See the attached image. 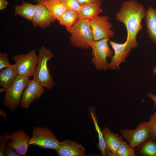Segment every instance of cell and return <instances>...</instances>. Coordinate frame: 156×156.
<instances>
[{"instance_id": "19", "label": "cell", "mask_w": 156, "mask_h": 156, "mask_svg": "<svg viewBox=\"0 0 156 156\" xmlns=\"http://www.w3.org/2000/svg\"><path fill=\"white\" fill-rule=\"evenodd\" d=\"M38 3L45 7L56 18L65 12L69 10L60 0H35Z\"/></svg>"}, {"instance_id": "31", "label": "cell", "mask_w": 156, "mask_h": 156, "mask_svg": "<svg viewBox=\"0 0 156 156\" xmlns=\"http://www.w3.org/2000/svg\"><path fill=\"white\" fill-rule=\"evenodd\" d=\"M8 4V2L6 0H0V10L5 8Z\"/></svg>"}, {"instance_id": "6", "label": "cell", "mask_w": 156, "mask_h": 156, "mask_svg": "<svg viewBox=\"0 0 156 156\" xmlns=\"http://www.w3.org/2000/svg\"><path fill=\"white\" fill-rule=\"evenodd\" d=\"M59 143L57 138L48 128L37 126L33 127L30 145L55 150Z\"/></svg>"}, {"instance_id": "24", "label": "cell", "mask_w": 156, "mask_h": 156, "mask_svg": "<svg viewBox=\"0 0 156 156\" xmlns=\"http://www.w3.org/2000/svg\"><path fill=\"white\" fill-rule=\"evenodd\" d=\"M134 148L129 143L123 140L121 142L117 150L116 156H134Z\"/></svg>"}, {"instance_id": "5", "label": "cell", "mask_w": 156, "mask_h": 156, "mask_svg": "<svg viewBox=\"0 0 156 156\" xmlns=\"http://www.w3.org/2000/svg\"><path fill=\"white\" fill-rule=\"evenodd\" d=\"M29 78L18 75L7 89L3 103L11 111H14L20 104L23 91L29 81Z\"/></svg>"}, {"instance_id": "17", "label": "cell", "mask_w": 156, "mask_h": 156, "mask_svg": "<svg viewBox=\"0 0 156 156\" xmlns=\"http://www.w3.org/2000/svg\"><path fill=\"white\" fill-rule=\"evenodd\" d=\"M145 21L148 35L156 44V10L149 7L146 10Z\"/></svg>"}, {"instance_id": "7", "label": "cell", "mask_w": 156, "mask_h": 156, "mask_svg": "<svg viewBox=\"0 0 156 156\" xmlns=\"http://www.w3.org/2000/svg\"><path fill=\"white\" fill-rule=\"evenodd\" d=\"M12 59L16 64L18 75L28 78L33 76L38 62L35 50L33 49L27 54L15 55Z\"/></svg>"}, {"instance_id": "11", "label": "cell", "mask_w": 156, "mask_h": 156, "mask_svg": "<svg viewBox=\"0 0 156 156\" xmlns=\"http://www.w3.org/2000/svg\"><path fill=\"white\" fill-rule=\"evenodd\" d=\"M44 91V88L34 79L29 80L23 92L20 106L24 109L28 108L34 100L41 97Z\"/></svg>"}, {"instance_id": "14", "label": "cell", "mask_w": 156, "mask_h": 156, "mask_svg": "<svg viewBox=\"0 0 156 156\" xmlns=\"http://www.w3.org/2000/svg\"><path fill=\"white\" fill-rule=\"evenodd\" d=\"M55 151L58 156H86L83 145L69 140L60 142Z\"/></svg>"}, {"instance_id": "16", "label": "cell", "mask_w": 156, "mask_h": 156, "mask_svg": "<svg viewBox=\"0 0 156 156\" xmlns=\"http://www.w3.org/2000/svg\"><path fill=\"white\" fill-rule=\"evenodd\" d=\"M18 75L16 64L4 68L0 72V86L7 89Z\"/></svg>"}, {"instance_id": "23", "label": "cell", "mask_w": 156, "mask_h": 156, "mask_svg": "<svg viewBox=\"0 0 156 156\" xmlns=\"http://www.w3.org/2000/svg\"><path fill=\"white\" fill-rule=\"evenodd\" d=\"M140 145V151L142 155L156 156V138H150Z\"/></svg>"}, {"instance_id": "22", "label": "cell", "mask_w": 156, "mask_h": 156, "mask_svg": "<svg viewBox=\"0 0 156 156\" xmlns=\"http://www.w3.org/2000/svg\"><path fill=\"white\" fill-rule=\"evenodd\" d=\"M90 111V116L92 119L95 129L98 133L99 139V142L97 145L98 147L102 156H107V149L103 132L101 130L98 125L94 112V109L91 107Z\"/></svg>"}, {"instance_id": "25", "label": "cell", "mask_w": 156, "mask_h": 156, "mask_svg": "<svg viewBox=\"0 0 156 156\" xmlns=\"http://www.w3.org/2000/svg\"><path fill=\"white\" fill-rule=\"evenodd\" d=\"M148 122L149 129L150 138H156V111L150 116Z\"/></svg>"}, {"instance_id": "33", "label": "cell", "mask_w": 156, "mask_h": 156, "mask_svg": "<svg viewBox=\"0 0 156 156\" xmlns=\"http://www.w3.org/2000/svg\"><path fill=\"white\" fill-rule=\"evenodd\" d=\"M7 89L2 87L0 89V92L2 93L6 91Z\"/></svg>"}, {"instance_id": "26", "label": "cell", "mask_w": 156, "mask_h": 156, "mask_svg": "<svg viewBox=\"0 0 156 156\" xmlns=\"http://www.w3.org/2000/svg\"><path fill=\"white\" fill-rule=\"evenodd\" d=\"M10 133L9 132H4L0 136V156H4V151L8 140H9Z\"/></svg>"}, {"instance_id": "29", "label": "cell", "mask_w": 156, "mask_h": 156, "mask_svg": "<svg viewBox=\"0 0 156 156\" xmlns=\"http://www.w3.org/2000/svg\"><path fill=\"white\" fill-rule=\"evenodd\" d=\"M5 156H21L13 148L7 146L4 151Z\"/></svg>"}, {"instance_id": "28", "label": "cell", "mask_w": 156, "mask_h": 156, "mask_svg": "<svg viewBox=\"0 0 156 156\" xmlns=\"http://www.w3.org/2000/svg\"><path fill=\"white\" fill-rule=\"evenodd\" d=\"M10 64L7 56V54L0 53V70L9 66Z\"/></svg>"}, {"instance_id": "9", "label": "cell", "mask_w": 156, "mask_h": 156, "mask_svg": "<svg viewBox=\"0 0 156 156\" xmlns=\"http://www.w3.org/2000/svg\"><path fill=\"white\" fill-rule=\"evenodd\" d=\"M109 20V17L107 15H98L90 20L94 40L110 39L114 36V33L112 29V25Z\"/></svg>"}, {"instance_id": "27", "label": "cell", "mask_w": 156, "mask_h": 156, "mask_svg": "<svg viewBox=\"0 0 156 156\" xmlns=\"http://www.w3.org/2000/svg\"><path fill=\"white\" fill-rule=\"evenodd\" d=\"M68 10L77 12L81 5L77 0H60Z\"/></svg>"}, {"instance_id": "13", "label": "cell", "mask_w": 156, "mask_h": 156, "mask_svg": "<svg viewBox=\"0 0 156 156\" xmlns=\"http://www.w3.org/2000/svg\"><path fill=\"white\" fill-rule=\"evenodd\" d=\"M55 20L53 14L44 5L39 3L36 5L31 20L34 27L44 29L49 27Z\"/></svg>"}, {"instance_id": "32", "label": "cell", "mask_w": 156, "mask_h": 156, "mask_svg": "<svg viewBox=\"0 0 156 156\" xmlns=\"http://www.w3.org/2000/svg\"><path fill=\"white\" fill-rule=\"evenodd\" d=\"M147 96L153 101L154 105L156 107V95L149 92Z\"/></svg>"}, {"instance_id": "18", "label": "cell", "mask_w": 156, "mask_h": 156, "mask_svg": "<svg viewBox=\"0 0 156 156\" xmlns=\"http://www.w3.org/2000/svg\"><path fill=\"white\" fill-rule=\"evenodd\" d=\"M103 12L101 6L92 4L81 5L77 12L78 19L91 20Z\"/></svg>"}, {"instance_id": "30", "label": "cell", "mask_w": 156, "mask_h": 156, "mask_svg": "<svg viewBox=\"0 0 156 156\" xmlns=\"http://www.w3.org/2000/svg\"><path fill=\"white\" fill-rule=\"evenodd\" d=\"M81 5L86 4H92L101 6V0H77Z\"/></svg>"}, {"instance_id": "2", "label": "cell", "mask_w": 156, "mask_h": 156, "mask_svg": "<svg viewBox=\"0 0 156 156\" xmlns=\"http://www.w3.org/2000/svg\"><path fill=\"white\" fill-rule=\"evenodd\" d=\"M90 20L78 19L70 28L66 29L70 34V43L73 46L83 49L90 48L94 40L90 25Z\"/></svg>"}, {"instance_id": "15", "label": "cell", "mask_w": 156, "mask_h": 156, "mask_svg": "<svg viewBox=\"0 0 156 156\" xmlns=\"http://www.w3.org/2000/svg\"><path fill=\"white\" fill-rule=\"evenodd\" d=\"M102 131L107 149V156H116L118 149L123 140L122 136L112 132L106 127Z\"/></svg>"}, {"instance_id": "8", "label": "cell", "mask_w": 156, "mask_h": 156, "mask_svg": "<svg viewBox=\"0 0 156 156\" xmlns=\"http://www.w3.org/2000/svg\"><path fill=\"white\" fill-rule=\"evenodd\" d=\"M119 132L122 137L134 148L150 138L148 123L146 121L139 123L134 129H121Z\"/></svg>"}, {"instance_id": "21", "label": "cell", "mask_w": 156, "mask_h": 156, "mask_svg": "<svg viewBox=\"0 0 156 156\" xmlns=\"http://www.w3.org/2000/svg\"><path fill=\"white\" fill-rule=\"evenodd\" d=\"M77 12L68 10L56 18L61 25L64 26L66 29L71 27L78 20Z\"/></svg>"}, {"instance_id": "12", "label": "cell", "mask_w": 156, "mask_h": 156, "mask_svg": "<svg viewBox=\"0 0 156 156\" xmlns=\"http://www.w3.org/2000/svg\"><path fill=\"white\" fill-rule=\"evenodd\" d=\"M30 138L23 129H20L10 134L7 146L13 148L21 156H26L30 145Z\"/></svg>"}, {"instance_id": "10", "label": "cell", "mask_w": 156, "mask_h": 156, "mask_svg": "<svg viewBox=\"0 0 156 156\" xmlns=\"http://www.w3.org/2000/svg\"><path fill=\"white\" fill-rule=\"evenodd\" d=\"M109 44L114 50V54L109 63V69L113 70L120 69V65L126 61V58L132 49L126 41L122 43L109 41Z\"/></svg>"}, {"instance_id": "4", "label": "cell", "mask_w": 156, "mask_h": 156, "mask_svg": "<svg viewBox=\"0 0 156 156\" xmlns=\"http://www.w3.org/2000/svg\"><path fill=\"white\" fill-rule=\"evenodd\" d=\"M109 40L108 38L93 40L90 44L92 56L91 62L98 70H105L109 69L107 58H111L114 54L108 44Z\"/></svg>"}, {"instance_id": "3", "label": "cell", "mask_w": 156, "mask_h": 156, "mask_svg": "<svg viewBox=\"0 0 156 156\" xmlns=\"http://www.w3.org/2000/svg\"><path fill=\"white\" fill-rule=\"evenodd\" d=\"M53 56L51 49L44 46L40 48L38 53V62L33 79L44 88L50 89L55 86L52 76L47 66L48 61Z\"/></svg>"}, {"instance_id": "34", "label": "cell", "mask_w": 156, "mask_h": 156, "mask_svg": "<svg viewBox=\"0 0 156 156\" xmlns=\"http://www.w3.org/2000/svg\"><path fill=\"white\" fill-rule=\"evenodd\" d=\"M153 72L155 75H156V66L153 67Z\"/></svg>"}, {"instance_id": "1", "label": "cell", "mask_w": 156, "mask_h": 156, "mask_svg": "<svg viewBox=\"0 0 156 156\" xmlns=\"http://www.w3.org/2000/svg\"><path fill=\"white\" fill-rule=\"evenodd\" d=\"M144 6L136 0H128L122 4L115 15L117 21L122 23L127 31L126 40L132 49L136 48L138 34L143 29L141 23L146 15Z\"/></svg>"}, {"instance_id": "20", "label": "cell", "mask_w": 156, "mask_h": 156, "mask_svg": "<svg viewBox=\"0 0 156 156\" xmlns=\"http://www.w3.org/2000/svg\"><path fill=\"white\" fill-rule=\"evenodd\" d=\"M35 7L36 5L23 1L22 4L15 6V14L20 16L28 21H31Z\"/></svg>"}]
</instances>
